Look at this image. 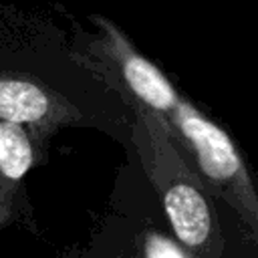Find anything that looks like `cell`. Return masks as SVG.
I'll return each mask as SVG.
<instances>
[{
    "instance_id": "obj_1",
    "label": "cell",
    "mask_w": 258,
    "mask_h": 258,
    "mask_svg": "<svg viewBox=\"0 0 258 258\" xmlns=\"http://www.w3.org/2000/svg\"><path fill=\"white\" fill-rule=\"evenodd\" d=\"M121 67L137 97H141L149 107L161 111L175 127L179 125L181 135L196 149L206 175L218 181H232L238 179V175L244 179V167L230 137L212 121L202 117L194 107L181 101L167 79L151 62L133 52H125Z\"/></svg>"
},
{
    "instance_id": "obj_2",
    "label": "cell",
    "mask_w": 258,
    "mask_h": 258,
    "mask_svg": "<svg viewBox=\"0 0 258 258\" xmlns=\"http://www.w3.org/2000/svg\"><path fill=\"white\" fill-rule=\"evenodd\" d=\"M163 206L173 232L187 246H202L210 234V208L189 183H175L165 191Z\"/></svg>"
},
{
    "instance_id": "obj_3",
    "label": "cell",
    "mask_w": 258,
    "mask_h": 258,
    "mask_svg": "<svg viewBox=\"0 0 258 258\" xmlns=\"http://www.w3.org/2000/svg\"><path fill=\"white\" fill-rule=\"evenodd\" d=\"M50 109L48 97L28 81H0V121L22 125L42 119Z\"/></svg>"
},
{
    "instance_id": "obj_4",
    "label": "cell",
    "mask_w": 258,
    "mask_h": 258,
    "mask_svg": "<svg viewBox=\"0 0 258 258\" xmlns=\"http://www.w3.org/2000/svg\"><path fill=\"white\" fill-rule=\"evenodd\" d=\"M32 165V147L20 125L0 121V171L8 179H20Z\"/></svg>"
},
{
    "instance_id": "obj_5",
    "label": "cell",
    "mask_w": 258,
    "mask_h": 258,
    "mask_svg": "<svg viewBox=\"0 0 258 258\" xmlns=\"http://www.w3.org/2000/svg\"><path fill=\"white\" fill-rule=\"evenodd\" d=\"M147 258H185V256L167 238L153 236L149 238V244H147Z\"/></svg>"
}]
</instances>
